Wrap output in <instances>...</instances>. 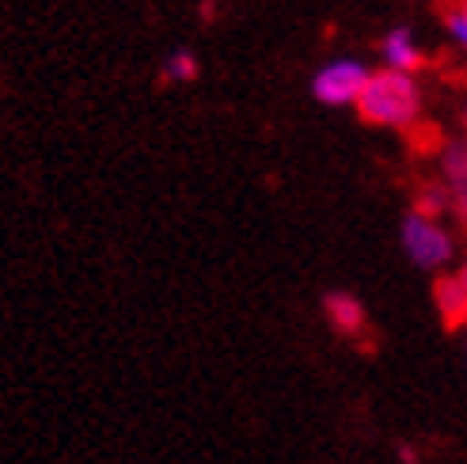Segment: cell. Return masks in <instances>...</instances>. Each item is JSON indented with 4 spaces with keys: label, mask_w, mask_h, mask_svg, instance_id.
I'll return each mask as SVG.
<instances>
[{
    "label": "cell",
    "mask_w": 467,
    "mask_h": 464,
    "mask_svg": "<svg viewBox=\"0 0 467 464\" xmlns=\"http://www.w3.org/2000/svg\"><path fill=\"white\" fill-rule=\"evenodd\" d=\"M361 122L377 130H414L422 119V84L414 73H395V69H372V77L358 100Z\"/></svg>",
    "instance_id": "obj_1"
},
{
    "label": "cell",
    "mask_w": 467,
    "mask_h": 464,
    "mask_svg": "<svg viewBox=\"0 0 467 464\" xmlns=\"http://www.w3.org/2000/svg\"><path fill=\"white\" fill-rule=\"evenodd\" d=\"M400 248L407 255V263L414 270H426V274H445L456 263V237L445 221L437 217H422V214H407L400 225Z\"/></svg>",
    "instance_id": "obj_2"
},
{
    "label": "cell",
    "mask_w": 467,
    "mask_h": 464,
    "mask_svg": "<svg viewBox=\"0 0 467 464\" xmlns=\"http://www.w3.org/2000/svg\"><path fill=\"white\" fill-rule=\"evenodd\" d=\"M368 77H372V69L361 58H331L316 69L312 96L323 107H358Z\"/></svg>",
    "instance_id": "obj_3"
},
{
    "label": "cell",
    "mask_w": 467,
    "mask_h": 464,
    "mask_svg": "<svg viewBox=\"0 0 467 464\" xmlns=\"http://www.w3.org/2000/svg\"><path fill=\"white\" fill-rule=\"evenodd\" d=\"M437 179L452 198V217L467 221V137H452L437 153Z\"/></svg>",
    "instance_id": "obj_4"
},
{
    "label": "cell",
    "mask_w": 467,
    "mask_h": 464,
    "mask_svg": "<svg viewBox=\"0 0 467 464\" xmlns=\"http://www.w3.org/2000/svg\"><path fill=\"white\" fill-rule=\"evenodd\" d=\"M323 316H327V323H331V332L342 335V339H358L368 328V309L361 305V297L349 293V290L323 293Z\"/></svg>",
    "instance_id": "obj_5"
},
{
    "label": "cell",
    "mask_w": 467,
    "mask_h": 464,
    "mask_svg": "<svg viewBox=\"0 0 467 464\" xmlns=\"http://www.w3.org/2000/svg\"><path fill=\"white\" fill-rule=\"evenodd\" d=\"M426 65V54H422V42L410 27H391L384 31L380 38V69H395V73H414Z\"/></svg>",
    "instance_id": "obj_6"
},
{
    "label": "cell",
    "mask_w": 467,
    "mask_h": 464,
    "mask_svg": "<svg viewBox=\"0 0 467 464\" xmlns=\"http://www.w3.org/2000/svg\"><path fill=\"white\" fill-rule=\"evenodd\" d=\"M433 309L449 332L467 328V290L460 286L456 274H437L433 278Z\"/></svg>",
    "instance_id": "obj_7"
},
{
    "label": "cell",
    "mask_w": 467,
    "mask_h": 464,
    "mask_svg": "<svg viewBox=\"0 0 467 464\" xmlns=\"http://www.w3.org/2000/svg\"><path fill=\"white\" fill-rule=\"evenodd\" d=\"M414 214L445 221L452 214V198L445 191V183H441V179H426L422 187H418V195H414Z\"/></svg>",
    "instance_id": "obj_8"
},
{
    "label": "cell",
    "mask_w": 467,
    "mask_h": 464,
    "mask_svg": "<svg viewBox=\"0 0 467 464\" xmlns=\"http://www.w3.org/2000/svg\"><path fill=\"white\" fill-rule=\"evenodd\" d=\"M160 77L168 84H191L198 77V54L186 50V46H175V50H168L160 61Z\"/></svg>",
    "instance_id": "obj_9"
},
{
    "label": "cell",
    "mask_w": 467,
    "mask_h": 464,
    "mask_svg": "<svg viewBox=\"0 0 467 464\" xmlns=\"http://www.w3.org/2000/svg\"><path fill=\"white\" fill-rule=\"evenodd\" d=\"M445 31H449V38L460 46V50H467V0H452V5H449Z\"/></svg>",
    "instance_id": "obj_10"
},
{
    "label": "cell",
    "mask_w": 467,
    "mask_h": 464,
    "mask_svg": "<svg viewBox=\"0 0 467 464\" xmlns=\"http://www.w3.org/2000/svg\"><path fill=\"white\" fill-rule=\"evenodd\" d=\"M395 453H400V460H403V464H422V457H418V449H414V446H407V442H403L400 449H395Z\"/></svg>",
    "instance_id": "obj_11"
},
{
    "label": "cell",
    "mask_w": 467,
    "mask_h": 464,
    "mask_svg": "<svg viewBox=\"0 0 467 464\" xmlns=\"http://www.w3.org/2000/svg\"><path fill=\"white\" fill-rule=\"evenodd\" d=\"M452 274H456V278H460V286H463V290H467V255H463V259H460V263H456V270H452Z\"/></svg>",
    "instance_id": "obj_12"
},
{
    "label": "cell",
    "mask_w": 467,
    "mask_h": 464,
    "mask_svg": "<svg viewBox=\"0 0 467 464\" xmlns=\"http://www.w3.org/2000/svg\"><path fill=\"white\" fill-rule=\"evenodd\" d=\"M460 130H463V137H467V100L460 103Z\"/></svg>",
    "instance_id": "obj_13"
}]
</instances>
